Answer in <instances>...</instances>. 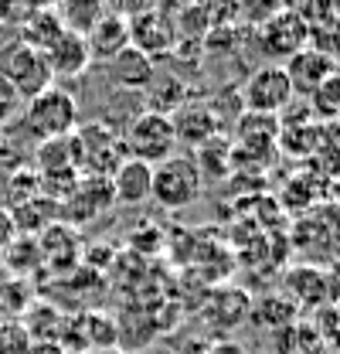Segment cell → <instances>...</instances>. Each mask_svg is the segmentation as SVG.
<instances>
[{"label": "cell", "instance_id": "1", "mask_svg": "<svg viewBox=\"0 0 340 354\" xmlns=\"http://www.w3.org/2000/svg\"><path fill=\"white\" fill-rule=\"evenodd\" d=\"M205 174L201 164L191 153H170L167 160L153 164V180H150V198L170 212H180L201 198Z\"/></svg>", "mask_w": 340, "mask_h": 354}, {"label": "cell", "instance_id": "2", "mask_svg": "<svg viewBox=\"0 0 340 354\" xmlns=\"http://www.w3.org/2000/svg\"><path fill=\"white\" fill-rule=\"evenodd\" d=\"M123 140V150L133 160H143V164H160L167 160L170 153H177V133H173V123H170L167 113H140L129 120L126 133L120 136Z\"/></svg>", "mask_w": 340, "mask_h": 354}, {"label": "cell", "instance_id": "3", "mask_svg": "<svg viewBox=\"0 0 340 354\" xmlns=\"http://www.w3.org/2000/svg\"><path fill=\"white\" fill-rule=\"evenodd\" d=\"M0 75L14 86L21 102H31L35 95L48 92L51 82H55L44 51H38V48H31L24 41H14L0 51Z\"/></svg>", "mask_w": 340, "mask_h": 354}, {"label": "cell", "instance_id": "4", "mask_svg": "<svg viewBox=\"0 0 340 354\" xmlns=\"http://www.w3.org/2000/svg\"><path fill=\"white\" fill-rule=\"evenodd\" d=\"M24 127L35 133L38 140H62L79 127V102L72 92L65 88H48L41 95H35L31 102H24Z\"/></svg>", "mask_w": 340, "mask_h": 354}, {"label": "cell", "instance_id": "5", "mask_svg": "<svg viewBox=\"0 0 340 354\" xmlns=\"http://www.w3.org/2000/svg\"><path fill=\"white\" fill-rule=\"evenodd\" d=\"M306 41H310V24L299 10H290V7L276 10L258 28V48H262L265 58H272V65H276V58L290 62L293 55H299L306 48Z\"/></svg>", "mask_w": 340, "mask_h": 354}, {"label": "cell", "instance_id": "6", "mask_svg": "<svg viewBox=\"0 0 340 354\" xmlns=\"http://www.w3.org/2000/svg\"><path fill=\"white\" fill-rule=\"evenodd\" d=\"M72 140H75V164H88L92 177H109L126 160L123 140L106 123H88Z\"/></svg>", "mask_w": 340, "mask_h": 354}, {"label": "cell", "instance_id": "7", "mask_svg": "<svg viewBox=\"0 0 340 354\" xmlns=\"http://www.w3.org/2000/svg\"><path fill=\"white\" fill-rule=\"evenodd\" d=\"M293 86L286 79V68L283 65H262L252 79L245 82L242 92V102L249 113H262V116H276L279 109H286L293 102Z\"/></svg>", "mask_w": 340, "mask_h": 354}, {"label": "cell", "instance_id": "8", "mask_svg": "<svg viewBox=\"0 0 340 354\" xmlns=\"http://www.w3.org/2000/svg\"><path fill=\"white\" fill-rule=\"evenodd\" d=\"M126 21H129V48H136V51L147 55L150 62L177 44L173 21L167 17V10H160V7H150V10H143V14L136 10Z\"/></svg>", "mask_w": 340, "mask_h": 354}, {"label": "cell", "instance_id": "9", "mask_svg": "<svg viewBox=\"0 0 340 354\" xmlns=\"http://www.w3.org/2000/svg\"><path fill=\"white\" fill-rule=\"evenodd\" d=\"M85 44H88V55L92 62H113L116 55H123L129 48V21L123 10H106L99 17V24L85 35Z\"/></svg>", "mask_w": 340, "mask_h": 354}, {"label": "cell", "instance_id": "10", "mask_svg": "<svg viewBox=\"0 0 340 354\" xmlns=\"http://www.w3.org/2000/svg\"><path fill=\"white\" fill-rule=\"evenodd\" d=\"M283 68H286V79H290L293 92H306V95H313L317 88L334 75V62H330V55L320 51V48H303Z\"/></svg>", "mask_w": 340, "mask_h": 354}, {"label": "cell", "instance_id": "11", "mask_svg": "<svg viewBox=\"0 0 340 354\" xmlns=\"http://www.w3.org/2000/svg\"><path fill=\"white\" fill-rule=\"evenodd\" d=\"M150 180H153V167L143 164V160H133L126 157L113 174H109V184H113V201L120 205H143L150 201Z\"/></svg>", "mask_w": 340, "mask_h": 354}, {"label": "cell", "instance_id": "12", "mask_svg": "<svg viewBox=\"0 0 340 354\" xmlns=\"http://www.w3.org/2000/svg\"><path fill=\"white\" fill-rule=\"evenodd\" d=\"M44 58H48L55 79H75V75H82L85 68L92 65V55H88L85 38L72 35V31H62V38L44 51Z\"/></svg>", "mask_w": 340, "mask_h": 354}, {"label": "cell", "instance_id": "13", "mask_svg": "<svg viewBox=\"0 0 340 354\" xmlns=\"http://www.w3.org/2000/svg\"><path fill=\"white\" fill-rule=\"evenodd\" d=\"M173 133H177V143H194V147H205L218 136V120L208 106H180V113L170 116Z\"/></svg>", "mask_w": 340, "mask_h": 354}, {"label": "cell", "instance_id": "14", "mask_svg": "<svg viewBox=\"0 0 340 354\" xmlns=\"http://www.w3.org/2000/svg\"><path fill=\"white\" fill-rule=\"evenodd\" d=\"M62 31H65V28H62L58 10H55V7H41V10H31L24 24H17V41L31 44V48H38V51H48L51 44L62 38Z\"/></svg>", "mask_w": 340, "mask_h": 354}, {"label": "cell", "instance_id": "15", "mask_svg": "<svg viewBox=\"0 0 340 354\" xmlns=\"http://www.w3.org/2000/svg\"><path fill=\"white\" fill-rule=\"evenodd\" d=\"M109 75L123 88H147L153 79V62L147 55H140L136 48H126L123 55H116L109 62Z\"/></svg>", "mask_w": 340, "mask_h": 354}, {"label": "cell", "instance_id": "16", "mask_svg": "<svg viewBox=\"0 0 340 354\" xmlns=\"http://www.w3.org/2000/svg\"><path fill=\"white\" fill-rule=\"evenodd\" d=\"M55 10H58L65 31H72V35L85 38V35L99 24V17H102L109 7H102V3H65V7H55Z\"/></svg>", "mask_w": 340, "mask_h": 354}, {"label": "cell", "instance_id": "17", "mask_svg": "<svg viewBox=\"0 0 340 354\" xmlns=\"http://www.w3.org/2000/svg\"><path fill=\"white\" fill-rule=\"evenodd\" d=\"M290 290L296 293V300H303V304H320L323 293H327V279L317 269H296L290 276Z\"/></svg>", "mask_w": 340, "mask_h": 354}, {"label": "cell", "instance_id": "18", "mask_svg": "<svg viewBox=\"0 0 340 354\" xmlns=\"http://www.w3.org/2000/svg\"><path fill=\"white\" fill-rule=\"evenodd\" d=\"M313 99H317V106H340V75H330L323 86L313 92Z\"/></svg>", "mask_w": 340, "mask_h": 354}, {"label": "cell", "instance_id": "19", "mask_svg": "<svg viewBox=\"0 0 340 354\" xmlns=\"http://www.w3.org/2000/svg\"><path fill=\"white\" fill-rule=\"evenodd\" d=\"M17 102H21V99H17L14 86H10V82H7V79L0 75V120H3V116H7V113H10V109H14Z\"/></svg>", "mask_w": 340, "mask_h": 354}, {"label": "cell", "instance_id": "20", "mask_svg": "<svg viewBox=\"0 0 340 354\" xmlns=\"http://www.w3.org/2000/svg\"><path fill=\"white\" fill-rule=\"evenodd\" d=\"M14 41H17V28H14V24H3V21H0V51H3L7 44H14Z\"/></svg>", "mask_w": 340, "mask_h": 354}, {"label": "cell", "instance_id": "21", "mask_svg": "<svg viewBox=\"0 0 340 354\" xmlns=\"http://www.w3.org/2000/svg\"><path fill=\"white\" fill-rule=\"evenodd\" d=\"M28 354H62V348H58V344H51V341H35Z\"/></svg>", "mask_w": 340, "mask_h": 354}, {"label": "cell", "instance_id": "22", "mask_svg": "<svg viewBox=\"0 0 340 354\" xmlns=\"http://www.w3.org/2000/svg\"><path fill=\"white\" fill-rule=\"evenodd\" d=\"M211 354H242V348H238V344H221V348H214Z\"/></svg>", "mask_w": 340, "mask_h": 354}]
</instances>
